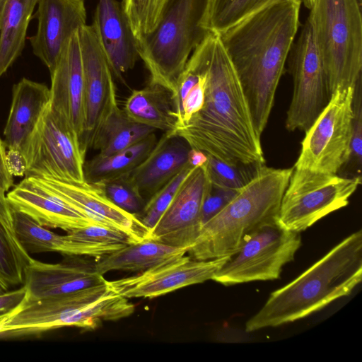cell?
Here are the masks:
<instances>
[{
  "label": "cell",
  "instance_id": "6da1fadb",
  "mask_svg": "<svg viewBox=\"0 0 362 362\" xmlns=\"http://www.w3.org/2000/svg\"><path fill=\"white\" fill-rule=\"evenodd\" d=\"M302 0H274L218 33L261 135L300 21Z\"/></svg>",
  "mask_w": 362,
  "mask_h": 362
},
{
  "label": "cell",
  "instance_id": "7a4b0ae2",
  "mask_svg": "<svg viewBox=\"0 0 362 362\" xmlns=\"http://www.w3.org/2000/svg\"><path fill=\"white\" fill-rule=\"evenodd\" d=\"M175 134L191 148L233 165H264L257 131L239 77L216 33H211L204 102Z\"/></svg>",
  "mask_w": 362,
  "mask_h": 362
},
{
  "label": "cell",
  "instance_id": "3957f363",
  "mask_svg": "<svg viewBox=\"0 0 362 362\" xmlns=\"http://www.w3.org/2000/svg\"><path fill=\"white\" fill-rule=\"evenodd\" d=\"M362 279V231H356L293 281L271 293L245 324L252 332L304 318L349 296Z\"/></svg>",
  "mask_w": 362,
  "mask_h": 362
},
{
  "label": "cell",
  "instance_id": "277c9868",
  "mask_svg": "<svg viewBox=\"0 0 362 362\" xmlns=\"http://www.w3.org/2000/svg\"><path fill=\"white\" fill-rule=\"evenodd\" d=\"M293 171L260 165L251 180L206 221L187 254L208 260L232 255L245 238L276 221L281 202Z\"/></svg>",
  "mask_w": 362,
  "mask_h": 362
},
{
  "label": "cell",
  "instance_id": "5b68a950",
  "mask_svg": "<svg viewBox=\"0 0 362 362\" xmlns=\"http://www.w3.org/2000/svg\"><path fill=\"white\" fill-rule=\"evenodd\" d=\"M134 305L105 282L71 293L30 300L0 315V339L39 336L64 327L96 328L102 321L131 315Z\"/></svg>",
  "mask_w": 362,
  "mask_h": 362
},
{
  "label": "cell",
  "instance_id": "8992f818",
  "mask_svg": "<svg viewBox=\"0 0 362 362\" xmlns=\"http://www.w3.org/2000/svg\"><path fill=\"white\" fill-rule=\"evenodd\" d=\"M209 0H169L155 29L137 40L149 83L171 95L194 49L211 33L202 23Z\"/></svg>",
  "mask_w": 362,
  "mask_h": 362
},
{
  "label": "cell",
  "instance_id": "52a82bcc",
  "mask_svg": "<svg viewBox=\"0 0 362 362\" xmlns=\"http://www.w3.org/2000/svg\"><path fill=\"white\" fill-rule=\"evenodd\" d=\"M362 0H315L307 18L330 95L355 87L362 70Z\"/></svg>",
  "mask_w": 362,
  "mask_h": 362
},
{
  "label": "cell",
  "instance_id": "ba28073f",
  "mask_svg": "<svg viewBox=\"0 0 362 362\" xmlns=\"http://www.w3.org/2000/svg\"><path fill=\"white\" fill-rule=\"evenodd\" d=\"M361 184L360 175L341 177L293 168L276 221L284 228L300 233L346 206Z\"/></svg>",
  "mask_w": 362,
  "mask_h": 362
},
{
  "label": "cell",
  "instance_id": "9c48e42d",
  "mask_svg": "<svg viewBox=\"0 0 362 362\" xmlns=\"http://www.w3.org/2000/svg\"><path fill=\"white\" fill-rule=\"evenodd\" d=\"M355 87L338 88L305 131L294 168L337 174L349 158Z\"/></svg>",
  "mask_w": 362,
  "mask_h": 362
},
{
  "label": "cell",
  "instance_id": "30bf717a",
  "mask_svg": "<svg viewBox=\"0 0 362 362\" xmlns=\"http://www.w3.org/2000/svg\"><path fill=\"white\" fill-rule=\"evenodd\" d=\"M300 245V233L284 228L276 221L265 224L245 238L212 280L231 286L277 279Z\"/></svg>",
  "mask_w": 362,
  "mask_h": 362
},
{
  "label": "cell",
  "instance_id": "8fae6325",
  "mask_svg": "<svg viewBox=\"0 0 362 362\" xmlns=\"http://www.w3.org/2000/svg\"><path fill=\"white\" fill-rule=\"evenodd\" d=\"M23 155L26 164L25 177L86 181V154L78 137L49 103L30 135Z\"/></svg>",
  "mask_w": 362,
  "mask_h": 362
},
{
  "label": "cell",
  "instance_id": "7c38bea8",
  "mask_svg": "<svg viewBox=\"0 0 362 362\" xmlns=\"http://www.w3.org/2000/svg\"><path fill=\"white\" fill-rule=\"evenodd\" d=\"M288 59L293 87L285 125L291 132H305L331 96L325 66L308 20L294 41Z\"/></svg>",
  "mask_w": 362,
  "mask_h": 362
},
{
  "label": "cell",
  "instance_id": "4fadbf2b",
  "mask_svg": "<svg viewBox=\"0 0 362 362\" xmlns=\"http://www.w3.org/2000/svg\"><path fill=\"white\" fill-rule=\"evenodd\" d=\"M84 81L85 122L81 148L86 154L100 127L117 107L116 87L110 64L94 26L78 30Z\"/></svg>",
  "mask_w": 362,
  "mask_h": 362
},
{
  "label": "cell",
  "instance_id": "5bb4252c",
  "mask_svg": "<svg viewBox=\"0 0 362 362\" xmlns=\"http://www.w3.org/2000/svg\"><path fill=\"white\" fill-rule=\"evenodd\" d=\"M230 257L198 260L185 254L165 260L136 275L107 281V285L110 291L128 299L152 298L212 279Z\"/></svg>",
  "mask_w": 362,
  "mask_h": 362
},
{
  "label": "cell",
  "instance_id": "9a60e30c",
  "mask_svg": "<svg viewBox=\"0 0 362 362\" xmlns=\"http://www.w3.org/2000/svg\"><path fill=\"white\" fill-rule=\"evenodd\" d=\"M211 182L205 165L193 168L182 182L149 239L189 247L202 228V211Z\"/></svg>",
  "mask_w": 362,
  "mask_h": 362
},
{
  "label": "cell",
  "instance_id": "2e32d148",
  "mask_svg": "<svg viewBox=\"0 0 362 362\" xmlns=\"http://www.w3.org/2000/svg\"><path fill=\"white\" fill-rule=\"evenodd\" d=\"M32 178L98 223L124 231L137 243L149 239L151 232L139 218L115 205L98 185L48 177Z\"/></svg>",
  "mask_w": 362,
  "mask_h": 362
},
{
  "label": "cell",
  "instance_id": "e0dca14e",
  "mask_svg": "<svg viewBox=\"0 0 362 362\" xmlns=\"http://www.w3.org/2000/svg\"><path fill=\"white\" fill-rule=\"evenodd\" d=\"M32 19L37 21V31L28 37L33 53L48 69L54 70L69 37L86 25L84 0H38Z\"/></svg>",
  "mask_w": 362,
  "mask_h": 362
},
{
  "label": "cell",
  "instance_id": "ac0fdd59",
  "mask_svg": "<svg viewBox=\"0 0 362 362\" xmlns=\"http://www.w3.org/2000/svg\"><path fill=\"white\" fill-rule=\"evenodd\" d=\"M49 105L77 136L81 146L85 122L83 69L78 30L65 43L50 73Z\"/></svg>",
  "mask_w": 362,
  "mask_h": 362
},
{
  "label": "cell",
  "instance_id": "d6986e66",
  "mask_svg": "<svg viewBox=\"0 0 362 362\" xmlns=\"http://www.w3.org/2000/svg\"><path fill=\"white\" fill-rule=\"evenodd\" d=\"M76 255H66L60 262L47 263L30 257L24 269L26 299L30 300L63 296L106 281L93 267Z\"/></svg>",
  "mask_w": 362,
  "mask_h": 362
},
{
  "label": "cell",
  "instance_id": "ffe728a7",
  "mask_svg": "<svg viewBox=\"0 0 362 362\" xmlns=\"http://www.w3.org/2000/svg\"><path fill=\"white\" fill-rule=\"evenodd\" d=\"M6 199L12 209L25 214L45 228H59L69 233L98 223L32 177H25L8 192Z\"/></svg>",
  "mask_w": 362,
  "mask_h": 362
},
{
  "label": "cell",
  "instance_id": "44dd1931",
  "mask_svg": "<svg viewBox=\"0 0 362 362\" xmlns=\"http://www.w3.org/2000/svg\"><path fill=\"white\" fill-rule=\"evenodd\" d=\"M92 25L99 37L114 77L124 82L123 75L139 58L135 37L122 2L98 0Z\"/></svg>",
  "mask_w": 362,
  "mask_h": 362
},
{
  "label": "cell",
  "instance_id": "7402d4cb",
  "mask_svg": "<svg viewBox=\"0 0 362 362\" xmlns=\"http://www.w3.org/2000/svg\"><path fill=\"white\" fill-rule=\"evenodd\" d=\"M191 148L182 137L164 132L145 159L123 177L146 202L189 163Z\"/></svg>",
  "mask_w": 362,
  "mask_h": 362
},
{
  "label": "cell",
  "instance_id": "603a6c76",
  "mask_svg": "<svg viewBox=\"0 0 362 362\" xmlns=\"http://www.w3.org/2000/svg\"><path fill=\"white\" fill-rule=\"evenodd\" d=\"M49 98V88L44 83L23 78L13 85L4 129V142L7 149H16L23 153Z\"/></svg>",
  "mask_w": 362,
  "mask_h": 362
},
{
  "label": "cell",
  "instance_id": "cb8c5ba5",
  "mask_svg": "<svg viewBox=\"0 0 362 362\" xmlns=\"http://www.w3.org/2000/svg\"><path fill=\"white\" fill-rule=\"evenodd\" d=\"M210 42L211 34L192 52L171 95L177 120L175 131L184 127L203 107Z\"/></svg>",
  "mask_w": 362,
  "mask_h": 362
},
{
  "label": "cell",
  "instance_id": "d4e9b609",
  "mask_svg": "<svg viewBox=\"0 0 362 362\" xmlns=\"http://www.w3.org/2000/svg\"><path fill=\"white\" fill-rule=\"evenodd\" d=\"M188 250L189 247L146 239L104 256L95 264L94 269L101 275L114 270L141 272L165 260L185 255Z\"/></svg>",
  "mask_w": 362,
  "mask_h": 362
},
{
  "label": "cell",
  "instance_id": "484cf974",
  "mask_svg": "<svg viewBox=\"0 0 362 362\" xmlns=\"http://www.w3.org/2000/svg\"><path fill=\"white\" fill-rule=\"evenodd\" d=\"M123 110L131 120L155 130L171 133L176 130L171 93L159 85L148 83L141 89L134 90Z\"/></svg>",
  "mask_w": 362,
  "mask_h": 362
},
{
  "label": "cell",
  "instance_id": "4316f807",
  "mask_svg": "<svg viewBox=\"0 0 362 362\" xmlns=\"http://www.w3.org/2000/svg\"><path fill=\"white\" fill-rule=\"evenodd\" d=\"M38 0H5L0 16V77L21 55Z\"/></svg>",
  "mask_w": 362,
  "mask_h": 362
},
{
  "label": "cell",
  "instance_id": "83f0119b",
  "mask_svg": "<svg viewBox=\"0 0 362 362\" xmlns=\"http://www.w3.org/2000/svg\"><path fill=\"white\" fill-rule=\"evenodd\" d=\"M157 141L153 132L119 152L108 156L96 155L84 164L85 180L96 184L127 175L145 159Z\"/></svg>",
  "mask_w": 362,
  "mask_h": 362
},
{
  "label": "cell",
  "instance_id": "f1b7e54d",
  "mask_svg": "<svg viewBox=\"0 0 362 362\" xmlns=\"http://www.w3.org/2000/svg\"><path fill=\"white\" fill-rule=\"evenodd\" d=\"M11 211L15 235L28 253L57 252L65 255H82L79 242L67 235H59L48 230L23 212L12 209Z\"/></svg>",
  "mask_w": 362,
  "mask_h": 362
},
{
  "label": "cell",
  "instance_id": "f546056e",
  "mask_svg": "<svg viewBox=\"0 0 362 362\" xmlns=\"http://www.w3.org/2000/svg\"><path fill=\"white\" fill-rule=\"evenodd\" d=\"M155 129L131 120L117 107L100 127L93 148L99 155L108 156L124 150L141 141Z\"/></svg>",
  "mask_w": 362,
  "mask_h": 362
},
{
  "label": "cell",
  "instance_id": "4dcf8cb0",
  "mask_svg": "<svg viewBox=\"0 0 362 362\" xmlns=\"http://www.w3.org/2000/svg\"><path fill=\"white\" fill-rule=\"evenodd\" d=\"M274 0H209L203 26L219 33Z\"/></svg>",
  "mask_w": 362,
  "mask_h": 362
},
{
  "label": "cell",
  "instance_id": "1f68e13d",
  "mask_svg": "<svg viewBox=\"0 0 362 362\" xmlns=\"http://www.w3.org/2000/svg\"><path fill=\"white\" fill-rule=\"evenodd\" d=\"M30 258L0 224V286L4 291L24 282V269Z\"/></svg>",
  "mask_w": 362,
  "mask_h": 362
},
{
  "label": "cell",
  "instance_id": "d6a6232c",
  "mask_svg": "<svg viewBox=\"0 0 362 362\" xmlns=\"http://www.w3.org/2000/svg\"><path fill=\"white\" fill-rule=\"evenodd\" d=\"M168 1L122 0L123 9L136 40L155 29Z\"/></svg>",
  "mask_w": 362,
  "mask_h": 362
},
{
  "label": "cell",
  "instance_id": "836d02e7",
  "mask_svg": "<svg viewBox=\"0 0 362 362\" xmlns=\"http://www.w3.org/2000/svg\"><path fill=\"white\" fill-rule=\"evenodd\" d=\"M260 165L228 164L209 155L205 164L212 185L237 191L251 180Z\"/></svg>",
  "mask_w": 362,
  "mask_h": 362
},
{
  "label": "cell",
  "instance_id": "e575fe53",
  "mask_svg": "<svg viewBox=\"0 0 362 362\" xmlns=\"http://www.w3.org/2000/svg\"><path fill=\"white\" fill-rule=\"evenodd\" d=\"M193 168L194 167L188 163L178 174L147 200L142 211L139 213L141 215L137 216L150 232L170 205L182 182Z\"/></svg>",
  "mask_w": 362,
  "mask_h": 362
},
{
  "label": "cell",
  "instance_id": "d590c367",
  "mask_svg": "<svg viewBox=\"0 0 362 362\" xmlns=\"http://www.w3.org/2000/svg\"><path fill=\"white\" fill-rule=\"evenodd\" d=\"M66 235L75 240L97 245H114L122 248L137 243L127 233L99 223L70 231Z\"/></svg>",
  "mask_w": 362,
  "mask_h": 362
},
{
  "label": "cell",
  "instance_id": "8d00e7d4",
  "mask_svg": "<svg viewBox=\"0 0 362 362\" xmlns=\"http://www.w3.org/2000/svg\"><path fill=\"white\" fill-rule=\"evenodd\" d=\"M96 185L100 187L112 202L131 214L138 215L146 204V201L124 177Z\"/></svg>",
  "mask_w": 362,
  "mask_h": 362
},
{
  "label": "cell",
  "instance_id": "74e56055",
  "mask_svg": "<svg viewBox=\"0 0 362 362\" xmlns=\"http://www.w3.org/2000/svg\"><path fill=\"white\" fill-rule=\"evenodd\" d=\"M361 77L358 80L354 95V119L350 144L349 158L347 162L352 163L358 173H361L362 161V103ZM346 163V164H347Z\"/></svg>",
  "mask_w": 362,
  "mask_h": 362
},
{
  "label": "cell",
  "instance_id": "f35d334b",
  "mask_svg": "<svg viewBox=\"0 0 362 362\" xmlns=\"http://www.w3.org/2000/svg\"><path fill=\"white\" fill-rule=\"evenodd\" d=\"M238 191L219 187L211 183L202 206V226L219 212L234 197Z\"/></svg>",
  "mask_w": 362,
  "mask_h": 362
},
{
  "label": "cell",
  "instance_id": "ab89813d",
  "mask_svg": "<svg viewBox=\"0 0 362 362\" xmlns=\"http://www.w3.org/2000/svg\"><path fill=\"white\" fill-rule=\"evenodd\" d=\"M27 290L23 285L18 289L0 293V315L18 305L25 298Z\"/></svg>",
  "mask_w": 362,
  "mask_h": 362
},
{
  "label": "cell",
  "instance_id": "60d3db41",
  "mask_svg": "<svg viewBox=\"0 0 362 362\" xmlns=\"http://www.w3.org/2000/svg\"><path fill=\"white\" fill-rule=\"evenodd\" d=\"M6 166L12 176L25 175L26 164L23 153L16 149H8L5 156Z\"/></svg>",
  "mask_w": 362,
  "mask_h": 362
},
{
  "label": "cell",
  "instance_id": "b9f144b4",
  "mask_svg": "<svg viewBox=\"0 0 362 362\" xmlns=\"http://www.w3.org/2000/svg\"><path fill=\"white\" fill-rule=\"evenodd\" d=\"M0 224L4 227L8 235L15 241L18 240L15 235L12 211L7 201L6 192L0 188Z\"/></svg>",
  "mask_w": 362,
  "mask_h": 362
},
{
  "label": "cell",
  "instance_id": "7bdbcfd3",
  "mask_svg": "<svg viewBox=\"0 0 362 362\" xmlns=\"http://www.w3.org/2000/svg\"><path fill=\"white\" fill-rule=\"evenodd\" d=\"M6 151L4 142L0 139V188L4 192H7L13 184V176L6 166Z\"/></svg>",
  "mask_w": 362,
  "mask_h": 362
},
{
  "label": "cell",
  "instance_id": "ee69618b",
  "mask_svg": "<svg viewBox=\"0 0 362 362\" xmlns=\"http://www.w3.org/2000/svg\"><path fill=\"white\" fill-rule=\"evenodd\" d=\"M208 160V155L204 152L191 148L188 155V163L192 167L202 166L206 164Z\"/></svg>",
  "mask_w": 362,
  "mask_h": 362
},
{
  "label": "cell",
  "instance_id": "f6af8a7d",
  "mask_svg": "<svg viewBox=\"0 0 362 362\" xmlns=\"http://www.w3.org/2000/svg\"><path fill=\"white\" fill-rule=\"evenodd\" d=\"M314 1H315V0H302V3L308 9L311 8V7L313 5Z\"/></svg>",
  "mask_w": 362,
  "mask_h": 362
},
{
  "label": "cell",
  "instance_id": "bcb514c9",
  "mask_svg": "<svg viewBox=\"0 0 362 362\" xmlns=\"http://www.w3.org/2000/svg\"><path fill=\"white\" fill-rule=\"evenodd\" d=\"M4 1H5V0H0V16H1V11H2V8H3V6H4Z\"/></svg>",
  "mask_w": 362,
  "mask_h": 362
},
{
  "label": "cell",
  "instance_id": "7dc6e473",
  "mask_svg": "<svg viewBox=\"0 0 362 362\" xmlns=\"http://www.w3.org/2000/svg\"><path fill=\"white\" fill-rule=\"evenodd\" d=\"M4 291L1 288V287L0 286V293L1 292H4Z\"/></svg>",
  "mask_w": 362,
  "mask_h": 362
}]
</instances>
